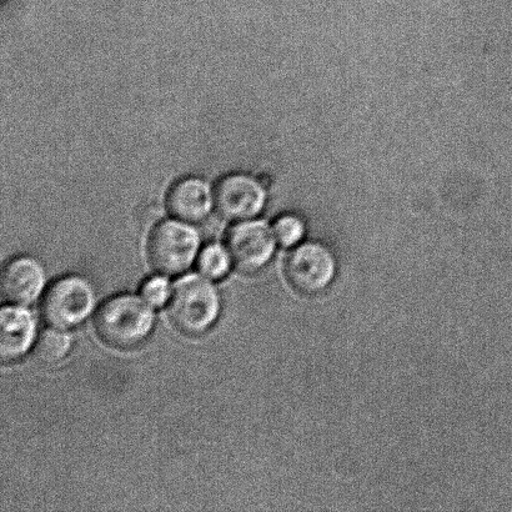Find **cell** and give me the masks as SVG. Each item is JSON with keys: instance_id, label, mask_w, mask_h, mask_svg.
<instances>
[{"instance_id": "3", "label": "cell", "mask_w": 512, "mask_h": 512, "mask_svg": "<svg viewBox=\"0 0 512 512\" xmlns=\"http://www.w3.org/2000/svg\"><path fill=\"white\" fill-rule=\"evenodd\" d=\"M200 237L182 220L160 223L150 234L148 258L160 274L177 275L193 264L198 254Z\"/></svg>"}, {"instance_id": "2", "label": "cell", "mask_w": 512, "mask_h": 512, "mask_svg": "<svg viewBox=\"0 0 512 512\" xmlns=\"http://www.w3.org/2000/svg\"><path fill=\"white\" fill-rule=\"evenodd\" d=\"M222 309L217 288L198 275L179 279L170 293L168 313L175 328L200 335L212 328Z\"/></svg>"}, {"instance_id": "8", "label": "cell", "mask_w": 512, "mask_h": 512, "mask_svg": "<svg viewBox=\"0 0 512 512\" xmlns=\"http://www.w3.org/2000/svg\"><path fill=\"white\" fill-rule=\"evenodd\" d=\"M44 285L45 271L37 259L20 256L5 265L2 274V295L8 303L32 304L42 294Z\"/></svg>"}, {"instance_id": "11", "label": "cell", "mask_w": 512, "mask_h": 512, "mask_svg": "<svg viewBox=\"0 0 512 512\" xmlns=\"http://www.w3.org/2000/svg\"><path fill=\"white\" fill-rule=\"evenodd\" d=\"M72 348V336L64 329H47L40 334L34 346V355L45 364L57 363L68 355Z\"/></svg>"}, {"instance_id": "5", "label": "cell", "mask_w": 512, "mask_h": 512, "mask_svg": "<svg viewBox=\"0 0 512 512\" xmlns=\"http://www.w3.org/2000/svg\"><path fill=\"white\" fill-rule=\"evenodd\" d=\"M335 271L333 254L319 244L301 245L285 261L286 279L303 295L320 294L334 280Z\"/></svg>"}, {"instance_id": "6", "label": "cell", "mask_w": 512, "mask_h": 512, "mask_svg": "<svg viewBox=\"0 0 512 512\" xmlns=\"http://www.w3.org/2000/svg\"><path fill=\"white\" fill-rule=\"evenodd\" d=\"M266 195L252 177L232 174L223 178L214 189V207L229 222H247L261 213Z\"/></svg>"}, {"instance_id": "14", "label": "cell", "mask_w": 512, "mask_h": 512, "mask_svg": "<svg viewBox=\"0 0 512 512\" xmlns=\"http://www.w3.org/2000/svg\"><path fill=\"white\" fill-rule=\"evenodd\" d=\"M142 295L150 305L162 306L167 303L169 298V284L168 281L160 276H154L145 281L142 286Z\"/></svg>"}, {"instance_id": "13", "label": "cell", "mask_w": 512, "mask_h": 512, "mask_svg": "<svg viewBox=\"0 0 512 512\" xmlns=\"http://www.w3.org/2000/svg\"><path fill=\"white\" fill-rule=\"evenodd\" d=\"M273 232L276 242L281 247L290 248L303 239L305 227L299 218L294 217V215H285V217L276 220Z\"/></svg>"}, {"instance_id": "1", "label": "cell", "mask_w": 512, "mask_h": 512, "mask_svg": "<svg viewBox=\"0 0 512 512\" xmlns=\"http://www.w3.org/2000/svg\"><path fill=\"white\" fill-rule=\"evenodd\" d=\"M147 300L134 295H118L105 301L95 316L100 339L118 349L143 343L154 328V311Z\"/></svg>"}, {"instance_id": "12", "label": "cell", "mask_w": 512, "mask_h": 512, "mask_svg": "<svg viewBox=\"0 0 512 512\" xmlns=\"http://www.w3.org/2000/svg\"><path fill=\"white\" fill-rule=\"evenodd\" d=\"M230 254L222 245L212 244L200 254V273L209 279L219 280L228 274L230 269Z\"/></svg>"}, {"instance_id": "9", "label": "cell", "mask_w": 512, "mask_h": 512, "mask_svg": "<svg viewBox=\"0 0 512 512\" xmlns=\"http://www.w3.org/2000/svg\"><path fill=\"white\" fill-rule=\"evenodd\" d=\"M214 205V192L199 178H185L170 188L169 213L185 223H199L208 217Z\"/></svg>"}, {"instance_id": "7", "label": "cell", "mask_w": 512, "mask_h": 512, "mask_svg": "<svg viewBox=\"0 0 512 512\" xmlns=\"http://www.w3.org/2000/svg\"><path fill=\"white\" fill-rule=\"evenodd\" d=\"M230 258L244 273H255L269 263L275 250L273 229L263 222H239L228 234Z\"/></svg>"}, {"instance_id": "4", "label": "cell", "mask_w": 512, "mask_h": 512, "mask_svg": "<svg viewBox=\"0 0 512 512\" xmlns=\"http://www.w3.org/2000/svg\"><path fill=\"white\" fill-rule=\"evenodd\" d=\"M94 306L92 284L80 276H67L50 286L42 301V316L52 328L70 329L87 319Z\"/></svg>"}, {"instance_id": "10", "label": "cell", "mask_w": 512, "mask_h": 512, "mask_svg": "<svg viewBox=\"0 0 512 512\" xmlns=\"http://www.w3.org/2000/svg\"><path fill=\"white\" fill-rule=\"evenodd\" d=\"M0 356L4 363L23 358L33 345L37 321L29 310L5 306L0 313Z\"/></svg>"}]
</instances>
